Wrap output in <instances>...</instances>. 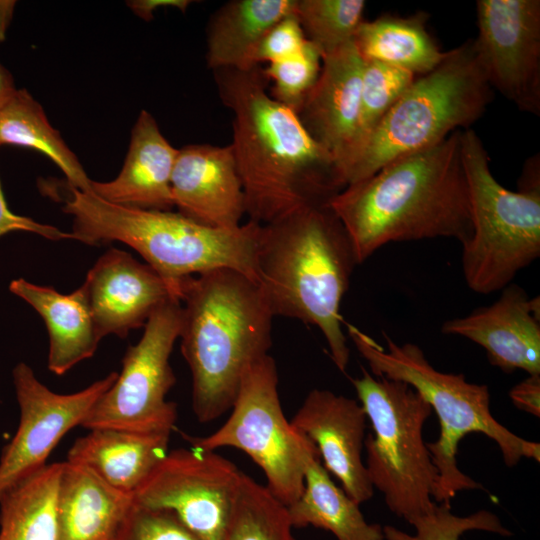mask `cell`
<instances>
[{
	"instance_id": "1",
	"label": "cell",
	"mask_w": 540,
	"mask_h": 540,
	"mask_svg": "<svg viewBox=\"0 0 540 540\" xmlns=\"http://www.w3.org/2000/svg\"><path fill=\"white\" fill-rule=\"evenodd\" d=\"M213 72L220 99L233 114L230 145L249 221L265 225L329 203L343 189L335 161L297 113L268 94L262 69Z\"/></svg>"
},
{
	"instance_id": "2",
	"label": "cell",
	"mask_w": 540,
	"mask_h": 540,
	"mask_svg": "<svg viewBox=\"0 0 540 540\" xmlns=\"http://www.w3.org/2000/svg\"><path fill=\"white\" fill-rule=\"evenodd\" d=\"M461 133L398 158L331 198L358 264L391 242L453 238L462 244L471 236Z\"/></svg>"
},
{
	"instance_id": "3",
	"label": "cell",
	"mask_w": 540,
	"mask_h": 540,
	"mask_svg": "<svg viewBox=\"0 0 540 540\" xmlns=\"http://www.w3.org/2000/svg\"><path fill=\"white\" fill-rule=\"evenodd\" d=\"M356 265L350 238L329 203L300 208L260 227L257 284L269 309L274 317L317 327L342 372L350 350L340 305Z\"/></svg>"
},
{
	"instance_id": "4",
	"label": "cell",
	"mask_w": 540,
	"mask_h": 540,
	"mask_svg": "<svg viewBox=\"0 0 540 540\" xmlns=\"http://www.w3.org/2000/svg\"><path fill=\"white\" fill-rule=\"evenodd\" d=\"M180 302L192 408L208 423L232 407L244 374L268 355L274 315L254 280L225 268L183 278Z\"/></svg>"
},
{
	"instance_id": "5",
	"label": "cell",
	"mask_w": 540,
	"mask_h": 540,
	"mask_svg": "<svg viewBox=\"0 0 540 540\" xmlns=\"http://www.w3.org/2000/svg\"><path fill=\"white\" fill-rule=\"evenodd\" d=\"M69 191L62 210L72 217L74 240L92 246L124 243L176 286L183 278L224 268L258 282V223L213 228L179 212L121 206L71 186Z\"/></svg>"
},
{
	"instance_id": "6",
	"label": "cell",
	"mask_w": 540,
	"mask_h": 540,
	"mask_svg": "<svg viewBox=\"0 0 540 540\" xmlns=\"http://www.w3.org/2000/svg\"><path fill=\"white\" fill-rule=\"evenodd\" d=\"M347 327L355 347L375 376L407 383L438 417L439 438L426 443L439 475L434 502L450 504L457 492L482 488L457 466L458 445L467 434L482 433L496 442L509 467L522 458L540 461L539 443L517 436L493 417L486 385L470 383L462 373L436 370L416 344L399 345L383 334L387 345L384 349L356 327Z\"/></svg>"
},
{
	"instance_id": "7",
	"label": "cell",
	"mask_w": 540,
	"mask_h": 540,
	"mask_svg": "<svg viewBox=\"0 0 540 540\" xmlns=\"http://www.w3.org/2000/svg\"><path fill=\"white\" fill-rule=\"evenodd\" d=\"M474 39L447 51L431 72L418 76L338 171L342 188L388 163L469 129L493 98Z\"/></svg>"
},
{
	"instance_id": "8",
	"label": "cell",
	"mask_w": 540,
	"mask_h": 540,
	"mask_svg": "<svg viewBox=\"0 0 540 540\" xmlns=\"http://www.w3.org/2000/svg\"><path fill=\"white\" fill-rule=\"evenodd\" d=\"M372 432L364 439L366 469L389 510L408 523L431 513L439 475L423 439L430 405L405 382L362 368L351 380Z\"/></svg>"
},
{
	"instance_id": "9",
	"label": "cell",
	"mask_w": 540,
	"mask_h": 540,
	"mask_svg": "<svg viewBox=\"0 0 540 540\" xmlns=\"http://www.w3.org/2000/svg\"><path fill=\"white\" fill-rule=\"evenodd\" d=\"M461 151L473 224L471 236L461 244L463 276L474 292L491 294L512 283L540 255V188L503 187L471 128L462 130Z\"/></svg>"
},
{
	"instance_id": "10",
	"label": "cell",
	"mask_w": 540,
	"mask_h": 540,
	"mask_svg": "<svg viewBox=\"0 0 540 540\" xmlns=\"http://www.w3.org/2000/svg\"><path fill=\"white\" fill-rule=\"evenodd\" d=\"M231 409V415L216 432L205 437L182 435L193 447L242 450L264 472L268 490L284 505H291L304 489L308 458L319 452L286 420L278 393L276 363L269 354L244 374Z\"/></svg>"
},
{
	"instance_id": "11",
	"label": "cell",
	"mask_w": 540,
	"mask_h": 540,
	"mask_svg": "<svg viewBox=\"0 0 540 540\" xmlns=\"http://www.w3.org/2000/svg\"><path fill=\"white\" fill-rule=\"evenodd\" d=\"M181 313L177 298L154 311L140 340L127 348L115 382L91 408L82 427L171 433L177 408L166 400L176 382L169 358L179 339Z\"/></svg>"
},
{
	"instance_id": "12",
	"label": "cell",
	"mask_w": 540,
	"mask_h": 540,
	"mask_svg": "<svg viewBox=\"0 0 540 540\" xmlns=\"http://www.w3.org/2000/svg\"><path fill=\"white\" fill-rule=\"evenodd\" d=\"M242 474L214 451L179 448L167 453L132 497L174 512L199 540H223Z\"/></svg>"
},
{
	"instance_id": "13",
	"label": "cell",
	"mask_w": 540,
	"mask_h": 540,
	"mask_svg": "<svg viewBox=\"0 0 540 540\" xmlns=\"http://www.w3.org/2000/svg\"><path fill=\"white\" fill-rule=\"evenodd\" d=\"M111 372L88 387L58 394L39 381L32 368L18 363L13 384L20 410L19 425L0 456V496L24 478L44 468L60 440L83 420L117 378Z\"/></svg>"
},
{
	"instance_id": "14",
	"label": "cell",
	"mask_w": 540,
	"mask_h": 540,
	"mask_svg": "<svg viewBox=\"0 0 540 540\" xmlns=\"http://www.w3.org/2000/svg\"><path fill=\"white\" fill-rule=\"evenodd\" d=\"M474 39L492 89L540 115V1L478 0Z\"/></svg>"
},
{
	"instance_id": "15",
	"label": "cell",
	"mask_w": 540,
	"mask_h": 540,
	"mask_svg": "<svg viewBox=\"0 0 540 540\" xmlns=\"http://www.w3.org/2000/svg\"><path fill=\"white\" fill-rule=\"evenodd\" d=\"M82 286L101 339L107 335L125 338L131 330L144 327L167 300H180V285L171 284L118 248L99 257Z\"/></svg>"
},
{
	"instance_id": "16",
	"label": "cell",
	"mask_w": 540,
	"mask_h": 540,
	"mask_svg": "<svg viewBox=\"0 0 540 540\" xmlns=\"http://www.w3.org/2000/svg\"><path fill=\"white\" fill-rule=\"evenodd\" d=\"M366 419L357 400L313 389L290 422L314 443L325 469L359 505L372 497L374 489L362 460Z\"/></svg>"
},
{
	"instance_id": "17",
	"label": "cell",
	"mask_w": 540,
	"mask_h": 540,
	"mask_svg": "<svg viewBox=\"0 0 540 540\" xmlns=\"http://www.w3.org/2000/svg\"><path fill=\"white\" fill-rule=\"evenodd\" d=\"M491 305L444 322L441 332L480 345L489 362L505 373L540 374V301L515 283Z\"/></svg>"
},
{
	"instance_id": "18",
	"label": "cell",
	"mask_w": 540,
	"mask_h": 540,
	"mask_svg": "<svg viewBox=\"0 0 540 540\" xmlns=\"http://www.w3.org/2000/svg\"><path fill=\"white\" fill-rule=\"evenodd\" d=\"M171 192L174 207L195 222L221 229L241 225L244 192L231 145L178 149Z\"/></svg>"
},
{
	"instance_id": "19",
	"label": "cell",
	"mask_w": 540,
	"mask_h": 540,
	"mask_svg": "<svg viewBox=\"0 0 540 540\" xmlns=\"http://www.w3.org/2000/svg\"><path fill=\"white\" fill-rule=\"evenodd\" d=\"M363 66L353 41L323 55L319 77L297 112L308 134L334 159L337 175L357 135Z\"/></svg>"
},
{
	"instance_id": "20",
	"label": "cell",
	"mask_w": 540,
	"mask_h": 540,
	"mask_svg": "<svg viewBox=\"0 0 540 540\" xmlns=\"http://www.w3.org/2000/svg\"><path fill=\"white\" fill-rule=\"evenodd\" d=\"M178 149L161 133L154 117L142 110L131 131L129 149L118 176L92 180V192L103 200L132 208L171 211V177Z\"/></svg>"
},
{
	"instance_id": "21",
	"label": "cell",
	"mask_w": 540,
	"mask_h": 540,
	"mask_svg": "<svg viewBox=\"0 0 540 540\" xmlns=\"http://www.w3.org/2000/svg\"><path fill=\"white\" fill-rule=\"evenodd\" d=\"M133 497L85 466L62 462L56 497V540H117Z\"/></svg>"
},
{
	"instance_id": "22",
	"label": "cell",
	"mask_w": 540,
	"mask_h": 540,
	"mask_svg": "<svg viewBox=\"0 0 540 540\" xmlns=\"http://www.w3.org/2000/svg\"><path fill=\"white\" fill-rule=\"evenodd\" d=\"M170 432L90 429L67 453V462L87 467L112 487L133 495L168 453Z\"/></svg>"
},
{
	"instance_id": "23",
	"label": "cell",
	"mask_w": 540,
	"mask_h": 540,
	"mask_svg": "<svg viewBox=\"0 0 540 540\" xmlns=\"http://www.w3.org/2000/svg\"><path fill=\"white\" fill-rule=\"evenodd\" d=\"M10 291L31 305L44 320L49 335L48 369L61 376L91 358L101 337L95 326L85 289L69 294L23 278L13 280Z\"/></svg>"
},
{
	"instance_id": "24",
	"label": "cell",
	"mask_w": 540,
	"mask_h": 540,
	"mask_svg": "<svg viewBox=\"0 0 540 540\" xmlns=\"http://www.w3.org/2000/svg\"><path fill=\"white\" fill-rule=\"evenodd\" d=\"M296 0H233L216 10L207 26L208 68L249 70L265 34L295 11Z\"/></svg>"
},
{
	"instance_id": "25",
	"label": "cell",
	"mask_w": 540,
	"mask_h": 540,
	"mask_svg": "<svg viewBox=\"0 0 540 540\" xmlns=\"http://www.w3.org/2000/svg\"><path fill=\"white\" fill-rule=\"evenodd\" d=\"M287 508L293 527L324 529L337 540H384L383 527L365 520L359 504L332 481L319 453L308 458L302 494Z\"/></svg>"
},
{
	"instance_id": "26",
	"label": "cell",
	"mask_w": 540,
	"mask_h": 540,
	"mask_svg": "<svg viewBox=\"0 0 540 540\" xmlns=\"http://www.w3.org/2000/svg\"><path fill=\"white\" fill-rule=\"evenodd\" d=\"M428 16L383 15L363 21L353 38L363 60H374L421 76L435 69L446 57L427 31Z\"/></svg>"
},
{
	"instance_id": "27",
	"label": "cell",
	"mask_w": 540,
	"mask_h": 540,
	"mask_svg": "<svg viewBox=\"0 0 540 540\" xmlns=\"http://www.w3.org/2000/svg\"><path fill=\"white\" fill-rule=\"evenodd\" d=\"M10 144L41 152L64 173L68 185L91 192L92 180L42 106L25 89H18L0 109V145Z\"/></svg>"
},
{
	"instance_id": "28",
	"label": "cell",
	"mask_w": 540,
	"mask_h": 540,
	"mask_svg": "<svg viewBox=\"0 0 540 540\" xmlns=\"http://www.w3.org/2000/svg\"><path fill=\"white\" fill-rule=\"evenodd\" d=\"M62 462L46 465L0 496V540H56Z\"/></svg>"
},
{
	"instance_id": "29",
	"label": "cell",
	"mask_w": 540,
	"mask_h": 540,
	"mask_svg": "<svg viewBox=\"0 0 540 540\" xmlns=\"http://www.w3.org/2000/svg\"><path fill=\"white\" fill-rule=\"evenodd\" d=\"M293 528L287 506L243 473L223 540H295Z\"/></svg>"
},
{
	"instance_id": "30",
	"label": "cell",
	"mask_w": 540,
	"mask_h": 540,
	"mask_svg": "<svg viewBox=\"0 0 540 540\" xmlns=\"http://www.w3.org/2000/svg\"><path fill=\"white\" fill-rule=\"evenodd\" d=\"M364 8L363 0H296L294 13L323 56L353 41Z\"/></svg>"
},
{
	"instance_id": "31",
	"label": "cell",
	"mask_w": 540,
	"mask_h": 540,
	"mask_svg": "<svg viewBox=\"0 0 540 540\" xmlns=\"http://www.w3.org/2000/svg\"><path fill=\"white\" fill-rule=\"evenodd\" d=\"M363 61L358 129L354 145L347 158L378 125L417 77L409 71L382 62Z\"/></svg>"
},
{
	"instance_id": "32",
	"label": "cell",
	"mask_w": 540,
	"mask_h": 540,
	"mask_svg": "<svg viewBox=\"0 0 540 540\" xmlns=\"http://www.w3.org/2000/svg\"><path fill=\"white\" fill-rule=\"evenodd\" d=\"M414 534L406 533L394 526H384V540H459L461 535L471 530L497 533L511 536L499 518L486 510L469 516H456L451 512L450 504L437 503L435 509L411 523Z\"/></svg>"
},
{
	"instance_id": "33",
	"label": "cell",
	"mask_w": 540,
	"mask_h": 540,
	"mask_svg": "<svg viewBox=\"0 0 540 540\" xmlns=\"http://www.w3.org/2000/svg\"><path fill=\"white\" fill-rule=\"evenodd\" d=\"M321 64V53L309 40L298 54L268 64L262 71L273 82L272 98L297 113L319 77Z\"/></svg>"
},
{
	"instance_id": "34",
	"label": "cell",
	"mask_w": 540,
	"mask_h": 540,
	"mask_svg": "<svg viewBox=\"0 0 540 540\" xmlns=\"http://www.w3.org/2000/svg\"><path fill=\"white\" fill-rule=\"evenodd\" d=\"M117 540H199L168 510L133 505L122 525Z\"/></svg>"
},
{
	"instance_id": "35",
	"label": "cell",
	"mask_w": 540,
	"mask_h": 540,
	"mask_svg": "<svg viewBox=\"0 0 540 540\" xmlns=\"http://www.w3.org/2000/svg\"><path fill=\"white\" fill-rule=\"evenodd\" d=\"M306 38L295 13L277 22L262 38L255 55L254 62L274 63L298 54L306 45Z\"/></svg>"
},
{
	"instance_id": "36",
	"label": "cell",
	"mask_w": 540,
	"mask_h": 540,
	"mask_svg": "<svg viewBox=\"0 0 540 540\" xmlns=\"http://www.w3.org/2000/svg\"><path fill=\"white\" fill-rule=\"evenodd\" d=\"M14 231L34 233L49 240L73 239L71 232H64L55 226L12 212L8 208L0 180V237Z\"/></svg>"
},
{
	"instance_id": "37",
	"label": "cell",
	"mask_w": 540,
	"mask_h": 540,
	"mask_svg": "<svg viewBox=\"0 0 540 540\" xmlns=\"http://www.w3.org/2000/svg\"><path fill=\"white\" fill-rule=\"evenodd\" d=\"M510 399L515 407L540 416V374H531L509 392Z\"/></svg>"
},
{
	"instance_id": "38",
	"label": "cell",
	"mask_w": 540,
	"mask_h": 540,
	"mask_svg": "<svg viewBox=\"0 0 540 540\" xmlns=\"http://www.w3.org/2000/svg\"><path fill=\"white\" fill-rule=\"evenodd\" d=\"M128 6L135 14L146 21L153 18V12L158 8H177L181 11H186L187 7L192 3L189 0H136L128 2Z\"/></svg>"
},
{
	"instance_id": "39",
	"label": "cell",
	"mask_w": 540,
	"mask_h": 540,
	"mask_svg": "<svg viewBox=\"0 0 540 540\" xmlns=\"http://www.w3.org/2000/svg\"><path fill=\"white\" fill-rule=\"evenodd\" d=\"M17 90L12 75L0 62V109L11 100Z\"/></svg>"
},
{
	"instance_id": "40",
	"label": "cell",
	"mask_w": 540,
	"mask_h": 540,
	"mask_svg": "<svg viewBox=\"0 0 540 540\" xmlns=\"http://www.w3.org/2000/svg\"><path fill=\"white\" fill-rule=\"evenodd\" d=\"M15 1H0V41L5 38L6 30L12 20Z\"/></svg>"
}]
</instances>
